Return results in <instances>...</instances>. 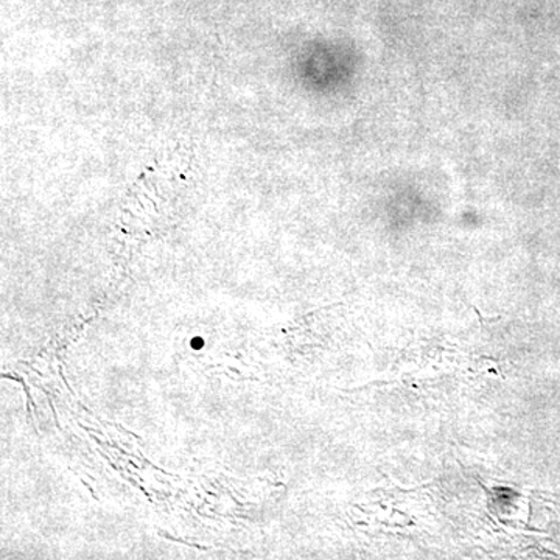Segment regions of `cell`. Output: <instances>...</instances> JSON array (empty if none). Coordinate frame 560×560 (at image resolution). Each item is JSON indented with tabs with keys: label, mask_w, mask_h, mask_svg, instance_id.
Here are the masks:
<instances>
[{
	"label": "cell",
	"mask_w": 560,
	"mask_h": 560,
	"mask_svg": "<svg viewBox=\"0 0 560 560\" xmlns=\"http://www.w3.org/2000/svg\"><path fill=\"white\" fill-rule=\"evenodd\" d=\"M471 311L477 313L478 320H480V324H495L499 323V320L503 319V316L499 315L495 316V318H485V316L481 315V312L478 311L477 305L470 304Z\"/></svg>",
	"instance_id": "1"
}]
</instances>
